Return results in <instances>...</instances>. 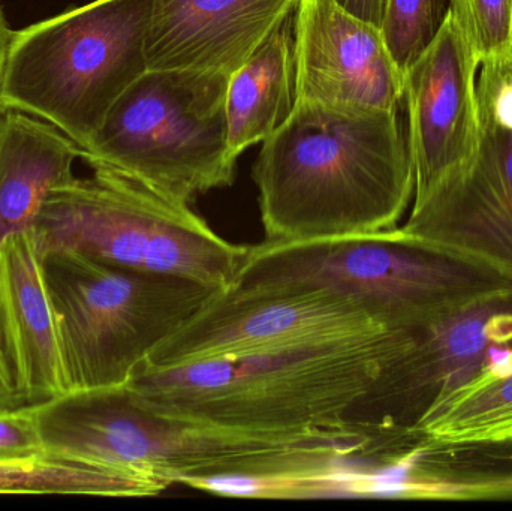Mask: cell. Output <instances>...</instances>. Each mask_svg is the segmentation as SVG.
<instances>
[{"mask_svg": "<svg viewBox=\"0 0 512 511\" xmlns=\"http://www.w3.org/2000/svg\"><path fill=\"white\" fill-rule=\"evenodd\" d=\"M24 405L20 393L15 389L12 383L11 375H9L8 368H6L5 360L0 354V410L5 408H17Z\"/></svg>", "mask_w": 512, "mask_h": 511, "instance_id": "obj_26", "label": "cell"}, {"mask_svg": "<svg viewBox=\"0 0 512 511\" xmlns=\"http://www.w3.org/2000/svg\"><path fill=\"white\" fill-rule=\"evenodd\" d=\"M388 329L396 327L388 326L367 306L328 291L219 290L162 341L141 368L245 359L363 338Z\"/></svg>", "mask_w": 512, "mask_h": 511, "instance_id": "obj_9", "label": "cell"}, {"mask_svg": "<svg viewBox=\"0 0 512 511\" xmlns=\"http://www.w3.org/2000/svg\"><path fill=\"white\" fill-rule=\"evenodd\" d=\"M44 455L185 485L192 479L259 476L339 453L366 450L375 426L249 431L164 413L129 386L74 390L32 405Z\"/></svg>", "mask_w": 512, "mask_h": 511, "instance_id": "obj_2", "label": "cell"}, {"mask_svg": "<svg viewBox=\"0 0 512 511\" xmlns=\"http://www.w3.org/2000/svg\"><path fill=\"white\" fill-rule=\"evenodd\" d=\"M417 329L279 353L140 371L126 386L164 413L249 431L351 425L361 408L378 411L385 381Z\"/></svg>", "mask_w": 512, "mask_h": 511, "instance_id": "obj_3", "label": "cell"}, {"mask_svg": "<svg viewBox=\"0 0 512 511\" xmlns=\"http://www.w3.org/2000/svg\"><path fill=\"white\" fill-rule=\"evenodd\" d=\"M481 63L448 12L426 50L405 72L414 204L472 161L480 144Z\"/></svg>", "mask_w": 512, "mask_h": 511, "instance_id": "obj_11", "label": "cell"}, {"mask_svg": "<svg viewBox=\"0 0 512 511\" xmlns=\"http://www.w3.org/2000/svg\"><path fill=\"white\" fill-rule=\"evenodd\" d=\"M297 104L294 11L228 81V141L234 155L270 138Z\"/></svg>", "mask_w": 512, "mask_h": 511, "instance_id": "obj_18", "label": "cell"}, {"mask_svg": "<svg viewBox=\"0 0 512 511\" xmlns=\"http://www.w3.org/2000/svg\"><path fill=\"white\" fill-rule=\"evenodd\" d=\"M298 101L399 111L405 75L381 27L337 0H300L295 9Z\"/></svg>", "mask_w": 512, "mask_h": 511, "instance_id": "obj_13", "label": "cell"}, {"mask_svg": "<svg viewBox=\"0 0 512 511\" xmlns=\"http://www.w3.org/2000/svg\"><path fill=\"white\" fill-rule=\"evenodd\" d=\"M507 362L508 363H512V348L510 351H508L507 353Z\"/></svg>", "mask_w": 512, "mask_h": 511, "instance_id": "obj_28", "label": "cell"}, {"mask_svg": "<svg viewBox=\"0 0 512 511\" xmlns=\"http://www.w3.org/2000/svg\"><path fill=\"white\" fill-rule=\"evenodd\" d=\"M512 288L511 276L426 243L400 227L249 246L228 290H322L355 300L396 329H418L486 294Z\"/></svg>", "mask_w": 512, "mask_h": 511, "instance_id": "obj_4", "label": "cell"}, {"mask_svg": "<svg viewBox=\"0 0 512 511\" xmlns=\"http://www.w3.org/2000/svg\"><path fill=\"white\" fill-rule=\"evenodd\" d=\"M300 0H155L149 69L231 75L297 9Z\"/></svg>", "mask_w": 512, "mask_h": 511, "instance_id": "obj_15", "label": "cell"}, {"mask_svg": "<svg viewBox=\"0 0 512 511\" xmlns=\"http://www.w3.org/2000/svg\"><path fill=\"white\" fill-rule=\"evenodd\" d=\"M337 3L351 14L381 26L382 0H337Z\"/></svg>", "mask_w": 512, "mask_h": 511, "instance_id": "obj_25", "label": "cell"}, {"mask_svg": "<svg viewBox=\"0 0 512 511\" xmlns=\"http://www.w3.org/2000/svg\"><path fill=\"white\" fill-rule=\"evenodd\" d=\"M0 354L24 405L71 392L44 252L33 228L0 243Z\"/></svg>", "mask_w": 512, "mask_h": 511, "instance_id": "obj_14", "label": "cell"}, {"mask_svg": "<svg viewBox=\"0 0 512 511\" xmlns=\"http://www.w3.org/2000/svg\"><path fill=\"white\" fill-rule=\"evenodd\" d=\"M33 231L44 254L80 252L221 291L233 285L249 248L219 236L191 206L170 203L102 168L51 189Z\"/></svg>", "mask_w": 512, "mask_h": 511, "instance_id": "obj_7", "label": "cell"}, {"mask_svg": "<svg viewBox=\"0 0 512 511\" xmlns=\"http://www.w3.org/2000/svg\"><path fill=\"white\" fill-rule=\"evenodd\" d=\"M512 348V288L472 300L418 327L393 366L378 419L414 426L430 408L504 360Z\"/></svg>", "mask_w": 512, "mask_h": 511, "instance_id": "obj_12", "label": "cell"}, {"mask_svg": "<svg viewBox=\"0 0 512 511\" xmlns=\"http://www.w3.org/2000/svg\"><path fill=\"white\" fill-rule=\"evenodd\" d=\"M448 8L450 0H382L379 27L403 75L433 41Z\"/></svg>", "mask_w": 512, "mask_h": 511, "instance_id": "obj_21", "label": "cell"}, {"mask_svg": "<svg viewBox=\"0 0 512 511\" xmlns=\"http://www.w3.org/2000/svg\"><path fill=\"white\" fill-rule=\"evenodd\" d=\"M478 98L512 122V57L481 63Z\"/></svg>", "mask_w": 512, "mask_h": 511, "instance_id": "obj_24", "label": "cell"}, {"mask_svg": "<svg viewBox=\"0 0 512 511\" xmlns=\"http://www.w3.org/2000/svg\"><path fill=\"white\" fill-rule=\"evenodd\" d=\"M165 489L155 480L48 455L0 461V495L134 498L152 497Z\"/></svg>", "mask_w": 512, "mask_h": 511, "instance_id": "obj_20", "label": "cell"}, {"mask_svg": "<svg viewBox=\"0 0 512 511\" xmlns=\"http://www.w3.org/2000/svg\"><path fill=\"white\" fill-rule=\"evenodd\" d=\"M478 102L481 135L474 158L414 204L400 230L512 278V122Z\"/></svg>", "mask_w": 512, "mask_h": 511, "instance_id": "obj_10", "label": "cell"}, {"mask_svg": "<svg viewBox=\"0 0 512 511\" xmlns=\"http://www.w3.org/2000/svg\"><path fill=\"white\" fill-rule=\"evenodd\" d=\"M44 455L32 405L0 410V461Z\"/></svg>", "mask_w": 512, "mask_h": 511, "instance_id": "obj_23", "label": "cell"}, {"mask_svg": "<svg viewBox=\"0 0 512 511\" xmlns=\"http://www.w3.org/2000/svg\"><path fill=\"white\" fill-rule=\"evenodd\" d=\"M155 0H93L12 30L3 110L45 120L80 149L114 102L149 69Z\"/></svg>", "mask_w": 512, "mask_h": 511, "instance_id": "obj_5", "label": "cell"}, {"mask_svg": "<svg viewBox=\"0 0 512 511\" xmlns=\"http://www.w3.org/2000/svg\"><path fill=\"white\" fill-rule=\"evenodd\" d=\"M81 149L59 128L17 110L0 114V243L29 230L51 189L74 179Z\"/></svg>", "mask_w": 512, "mask_h": 511, "instance_id": "obj_17", "label": "cell"}, {"mask_svg": "<svg viewBox=\"0 0 512 511\" xmlns=\"http://www.w3.org/2000/svg\"><path fill=\"white\" fill-rule=\"evenodd\" d=\"M44 270L71 392L131 383L149 354L219 291L63 249L45 252Z\"/></svg>", "mask_w": 512, "mask_h": 511, "instance_id": "obj_8", "label": "cell"}, {"mask_svg": "<svg viewBox=\"0 0 512 511\" xmlns=\"http://www.w3.org/2000/svg\"><path fill=\"white\" fill-rule=\"evenodd\" d=\"M439 441H512V363L486 369L414 425Z\"/></svg>", "mask_w": 512, "mask_h": 511, "instance_id": "obj_19", "label": "cell"}, {"mask_svg": "<svg viewBox=\"0 0 512 511\" xmlns=\"http://www.w3.org/2000/svg\"><path fill=\"white\" fill-rule=\"evenodd\" d=\"M373 498L512 500V441L426 437L396 464L375 473Z\"/></svg>", "mask_w": 512, "mask_h": 511, "instance_id": "obj_16", "label": "cell"}, {"mask_svg": "<svg viewBox=\"0 0 512 511\" xmlns=\"http://www.w3.org/2000/svg\"><path fill=\"white\" fill-rule=\"evenodd\" d=\"M12 30L6 23L5 14L0 6V95H2L3 75H5L6 59H8L9 42H11ZM3 113L2 102H0V114Z\"/></svg>", "mask_w": 512, "mask_h": 511, "instance_id": "obj_27", "label": "cell"}, {"mask_svg": "<svg viewBox=\"0 0 512 511\" xmlns=\"http://www.w3.org/2000/svg\"><path fill=\"white\" fill-rule=\"evenodd\" d=\"M265 240L397 227L414 197L399 111L298 101L254 167Z\"/></svg>", "mask_w": 512, "mask_h": 511, "instance_id": "obj_1", "label": "cell"}, {"mask_svg": "<svg viewBox=\"0 0 512 511\" xmlns=\"http://www.w3.org/2000/svg\"><path fill=\"white\" fill-rule=\"evenodd\" d=\"M230 77L147 69L114 102L81 159L180 206L233 185L239 156L228 141Z\"/></svg>", "mask_w": 512, "mask_h": 511, "instance_id": "obj_6", "label": "cell"}, {"mask_svg": "<svg viewBox=\"0 0 512 511\" xmlns=\"http://www.w3.org/2000/svg\"><path fill=\"white\" fill-rule=\"evenodd\" d=\"M448 12L480 63L512 57V0H450Z\"/></svg>", "mask_w": 512, "mask_h": 511, "instance_id": "obj_22", "label": "cell"}]
</instances>
